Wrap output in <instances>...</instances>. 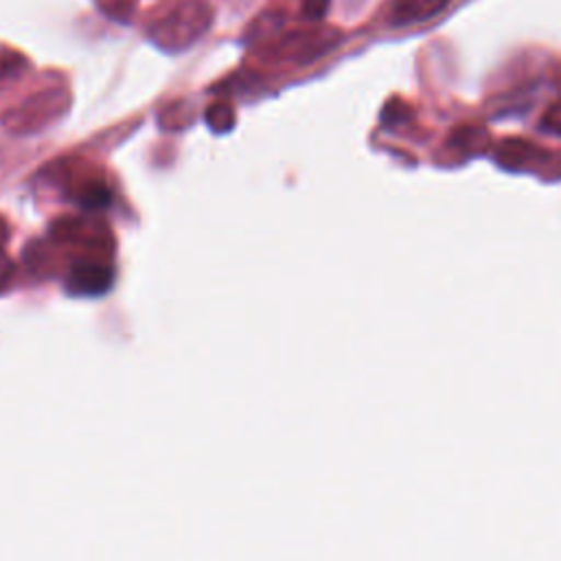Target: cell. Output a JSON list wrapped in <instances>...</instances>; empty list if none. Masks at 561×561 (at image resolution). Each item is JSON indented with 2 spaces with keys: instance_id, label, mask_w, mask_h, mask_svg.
<instances>
[{
  "instance_id": "cell-3",
  "label": "cell",
  "mask_w": 561,
  "mask_h": 561,
  "mask_svg": "<svg viewBox=\"0 0 561 561\" xmlns=\"http://www.w3.org/2000/svg\"><path fill=\"white\" fill-rule=\"evenodd\" d=\"M107 285H110V272L96 265L77 267L68 280V287L79 294H96V291H103Z\"/></svg>"
},
{
  "instance_id": "cell-1",
  "label": "cell",
  "mask_w": 561,
  "mask_h": 561,
  "mask_svg": "<svg viewBox=\"0 0 561 561\" xmlns=\"http://www.w3.org/2000/svg\"><path fill=\"white\" fill-rule=\"evenodd\" d=\"M449 0H392L388 7L390 26H410L427 22L447 9Z\"/></svg>"
},
{
  "instance_id": "cell-2",
  "label": "cell",
  "mask_w": 561,
  "mask_h": 561,
  "mask_svg": "<svg viewBox=\"0 0 561 561\" xmlns=\"http://www.w3.org/2000/svg\"><path fill=\"white\" fill-rule=\"evenodd\" d=\"M541 156H546V151L519 138H506L504 142L497 145V151H495L497 162L506 169H526L533 160H539Z\"/></svg>"
},
{
  "instance_id": "cell-4",
  "label": "cell",
  "mask_w": 561,
  "mask_h": 561,
  "mask_svg": "<svg viewBox=\"0 0 561 561\" xmlns=\"http://www.w3.org/2000/svg\"><path fill=\"white\" fill-rule=\"evenodd\" d=\"M539 129H541L543 134H550V136H561V101L552 103V105L543 112V116H541V121H539Z\"/></svg>"
}]
</instances>
